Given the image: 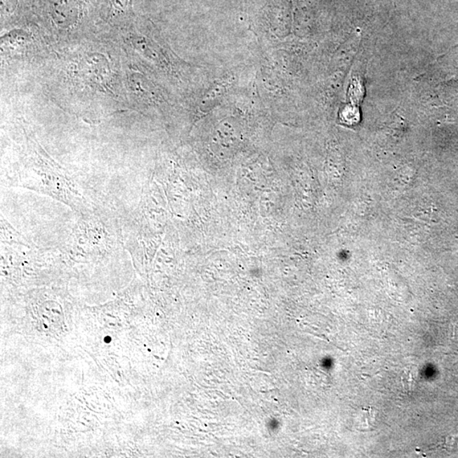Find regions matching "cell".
Segmentation results:
<instances>
[{
    "mask_svg": "<svg viewBox=\"0 0 458 458\" xmlns=\"http://www.w3.org/2000/svg\"><path fill=\"white\" fill-rule=\"evenodd\" d=\"M1 243L34 244L22 235H20L18 230H15L3 216L1 218Z\"/></svg>",
    "mask_w": 458,
    "mask_h": 458,
    "instance_id": "obj_3",
    "label": "cell"
},
{
    "mask_svg": "<svg viewBox=\"0 0 458 458\" xmlns=\"http://www.w3.org/2000/svg\"><path fill=\"white\" fill-rule=\"evenodd\" d=\"M11 186L50 196L67 204L79 216H91L109 208L98 192L74 179L28 135L26 155Z\"/></svg>",
    "mask_w": 458,
    "mask_h": 458,
    "instance_id": "obj_1",
    "label": "cell"
},
{
    "mask_svg": "<svg viewBox=\"0 0 458 458\" xmlns=\"http://www.w3.org/2000/svg\"><path fill=\"white\" fill-rule=\"evenodd\" d=\"M122 249H126L122 223L107 208L79 216L70 235L55 251L65 263H89L108 259Z\"/></svg>",
    "mask_w": 458,
    "mask_h": 458,
    "instance_id": "obj_2",
    "label": "cell"
}]
</instances>
